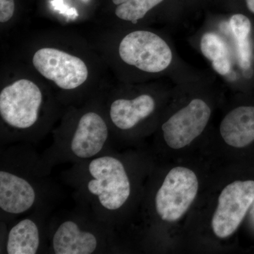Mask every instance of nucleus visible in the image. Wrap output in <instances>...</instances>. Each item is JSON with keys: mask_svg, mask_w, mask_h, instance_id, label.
<instances>
[{"mask_svg": "<svg viewBox=\"0 0 254 254\" xmlns=\"http://www.w3.org/2000/svg\"><path fill=\"white\" fill-rule=\"evenodd\" d=\"M188 42L229 88L254 79V23L247 14H209Z\"/></svg>", "mask_w": 254, "mask_h": 254, "instance_id": "nucleus-1", "label": "nucleus"}, {"mask_svg": "<svg viewBox=\"0 0 254 254\" xmlns=\"http://www.w3.org/2000/svg\"><path fill=\"white\" fill-rule=\"evenodd\" d=\"M63 179L73 189L78 206L115 229L119 213L131 195L127 167L113 149L81 163L72 164Z\"/></svg>", "mask_w": 254, "mask_h": 254, "instance_id": "nucleus-2", "label": "nucleus"}, {"mask_svg": "<svg viewBox=\"0 0 254 254\" xmlns=\"http://www.w3.org/2000/svg\"><path fill=\"white\" fill-rule=\"evenodd\" d=\"M118 55L133 81L167 78L177 84L204 72L182 59L169 35L141 26L133 27L120 38Z\"/></svg>", "mask_w": 254, "mask_h": 254, "instance_id": "nucleus-3", "label": "nucleus"}, {"mask_svg": "<svg viewBox=\"0 0 254 254\" xmlns=\"http://www.w3.org/2000/svg\"><path fill=\"white\" fill-rule=\"evenodd\" d=\"M1 150L0 163V210L8 218L27 213L39 206L51 168L27 143Z\"/></svg>", "mask_w": 254, "mask_h": 254, "instance_id": "nucleus-4", "label": "nucleus"}, {"mask_svg": "<svg viewBox=\"0 0 254 254\" xmlns=\"http://www.w3.org/2000/svg\"><path fill=\"white\" fill-rule=\"evenodd\" d=\"M54 133V141L41 155L47 166L81 163L112 148L108 118L96 108H87L69 115Z\"/></svg>", "mask_w": 254, "mask_h": 254, "instance_id": "nucleus-5", "label": "nucleus"}, {"mask_svg": "<svg viewBox=\"0 0 254 254\" xmlns=\"http://www.w3.org/2000/svg\"><path fill=\"white\" fill-rule=\"evenodd\" d=\"M46 100L36 83L21 78L0 92L1 144H33L46 133Z\"/></svg>", "mask_w": 254, "mask_h": 254, "instance_id": "nucleus-6", "label": "nucleus"}, {"mask_svg": "<svg viewBox=\"0 0 254 254\" xmlns=\"http://www.w3.org/2000/svg\"><path fill=\"white\" fill-rule=\"evenodd\" d=\"M114 228L79 207L56 219L47 228L48 253L110 254L115 242Z\"/></svg>", "mask_w": 254, "mask_h": 254, "instance_id": "nucleus-7", "label": "nucleus"}, {"mask_svg": "<svg viewBox=\"0 0 254 254\" xmlns=\"http://www.w3.org/2000/svg\"><path fill=\"white\" fill-rule=\"evenodd\" d=\"M216 81L213 74L204 71L190 82L188 102L173 112L160 127L169 147L181 149L204 131L213 113L208 95L213 91Z\"/></svg>", "mask_w": 254, "mask_h": 254, "instance_id": "nucleus-8", "label": "nucleus"}, {"mask_svg": "<svg viewBox=\"0 0 254 254\" xmlns=\"http://www.w3.org/2000/svg\"><path fill=\"white\" fill-rule=\"evenodd\" d=\"M198 190V179L192 170L184 167L172 169L155 194L158 216L165 222L180 220L190 208Z\"/></svg>", "mask_w": 254, "mask_h": 254, "instance_id": "nucleus-9", "label": "nucleus"}, {"mask_svg": "<svg viewBox=\"0 0 254 254\" xmlns=\"http://www.w3.org/2000/svg\"><path fill=\"white\" fill-rule=\"evenodd\" d=\"M37 71L65 91H72L83 86L88 78V66L83 60L63 50L42 48L32 58Z\"/></svg>", "mask_w": 254, "mask_h": 254, "instance_id": "nucleus-10", "label": "nucleus"}, {"mask_svg": "<svg viewBox=\"0 0 254 254\" xmlns=\"http://www.w3.org/2000/svg\"><path fill=\"white\" fill-rule=\"evenodd\" d=\"M162 93L151 88H139L131 95L112 100L107 118L112 132L128 133L153 118L158 111V95Z\"/></svg>", "mask_w": 254, "mask_h": 254, "instance_id": "nucleus-11", "label": "nucleus"}, {"mask_svg": "<svg viewBox=\"0 0 254 254\" xmlns=\"http://www.w3.org/2000/svg\"><path fill=\"white\" fill-rule=\"evenodd\" d=\"M254 201V181H236L222 190L212 218L211 226L217 237L231 236Z\"/></svg>", "mask_w": 254, "mask_h": 254, "instance_id": "nucleus-12", "label": "nucleus"}, {"mask_svg": "<svg viewBox=\"0 0 254 254\" xmlns=\"http://www.w3.org/2000/svg\"><path fill=\"white\" fill-rule=\"evenodd\" d=\"M47 229L40 216L32 215L18 220L9 229L5 240V252L8 254L42 253L46 247Z\"/></svg>", "mask_w": 254, "mask_h": 254, "instance_id": "nucleus-13", "label": "nucleus"}, {"mask_svg": "<svg viewBox=\"0 0 254 254\" xmlns=\"http://www.w3.org/2000/svg\"><path fill=\"white\" fill-rule=\"evenodd\" d=\"M220 133L225 143L244 148L254 141V106L240 105L230 110L222 119Z\"/></svg>", "mask_w": 254, "mask_h": 254, "instance_id": "nucleus-14", "label": "nucleus"}, {"mask_svg": "<svg viewBox=\"0 0 254 254\" xmlns=\"http://www.w3.org/2000/svg\"><path fill=\"white\" fill-rule=\"evenodd\" d=\"M166 0H128L117 6L115 15L127 26L139 27L150 13Z\"/></svg>", "mask_w": 254, "mask_h": 254, "instance_id": "nucleus-15", "label": "nucleus"}, {"mask_svg": "<svg viewBox=\"0 0 254 254\" xmlns=\"http://www.w3.org/2000/svg\"><path fill=\"white\" fill-rule=\"evenodd\" d=\"M14 0H0V22L7 23L14 14Z\"/></svg>", "mask_w": 254, "mask_h": 254, "instance_id": "nucleus-16", "label": "nucleus"}, {"mask_svg": "<svg viewBox=\"0 0 254 254\" xmlns=\"http://www.w3.org/2000/svg\"><path fill=\"white\" fill-rule=\"evenodd\" d=\"M245 3L248 11L254 15V0H245Z\"/></svg>", "mask_w": 254, "mask_h": 254, "instance_id": "nucleus-17", "label": "nucleus"}, {"mask_svg": "<svg viewBox=\"0 0 254 254\" xmlns=\"http://www.w3.org/2000/svg\"><path fill=\"white\" fill-rule=\"evenodd\" d=\"M112 1H113L114 4L118 6V5L123 4V3L126 2L128 0H112Z\"/></svg>", "mask_w": 254, "mask_h": 254, "instance_id": "nucleus-18", "label": "nucleus"}]
</instances>
